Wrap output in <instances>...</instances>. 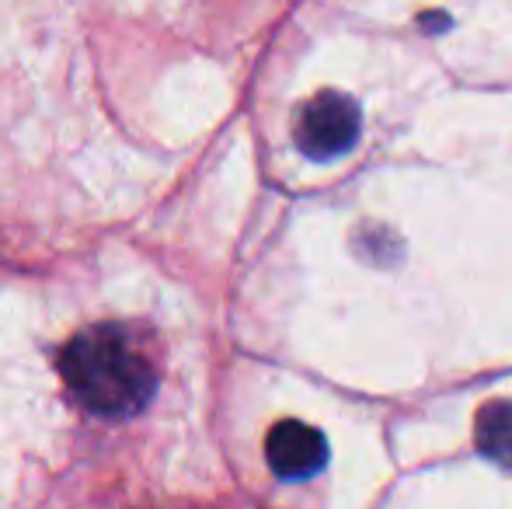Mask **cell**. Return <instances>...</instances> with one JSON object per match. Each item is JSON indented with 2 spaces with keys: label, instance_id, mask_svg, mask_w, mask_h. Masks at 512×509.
Returning a JSON list of instances; mask_svg holds the SVG:
<instances>
[{
  "label": "cell",
  "instance_id": "6da1fadb",
  "mask_svg": "<svg viewBox=\"0 0 512 509\" xmlns=\"http://www.w3.org/2000/svg\"><path fill=\"white\" fill-rule=\"evenodd\" d=\"M60 377L70 398L98 419H129L143 412L157 391V370L133 328L91 325L60 349Z\"/></svg>",
  "mask_w": 512,
  "mask_h": 509
},
{
  "label": "cell",
  "instance_id": "7a4b0ae2",
  "mask_svg": "<svg viewBox=\"0 0 512 509\" xmlns=\"http://www.w3.org/2000/svg\"><path fill=\"white\" fill-rule=\"evenodd\" d=\"M359 126H363V116H359L356 98L342 91H321L300 109L293 136L310 161H335L356 147Z\"/></svg>",
  "mask_w": 512,
  "mask_h": 509
},
{
  "label": "cell",
  "instance_id": "3957f363",
  "mask_svg": "<svg viewBox=\"0 0 512 509\" xmlns=\"http://www.w3.org/2000/svg\"><path fill=\"white\" fill-rule=\"evenodd\" d=\"M265 457H269V468L279 478L304 482V478L317 475L328 464V440H324L321 429L286 419L279 426H272L269 440H265Z\"/></svg>",
  "mask_w": 512,
  "mask_h": 509
},
{
  "label": "cell",
  "instance_id": "277c9868",
  "mask_svg": "<svg viewBox=\"0 0 512 509\" xmlns=\"http://www.w3.org/2000/svg\"><path fill=\"white\" fill-rule=\"evenodd\" d=\"M474 440L485 457L512 464V401H488L474 422Z\"/></svg>",
  "mask_w": 512,
  "mask_h": 509
},
{
  "label": "cell",
  "instance_id": "5b68a950",
  "mask_svg": "<svg viewBox=\"0 0 512 509\" xmlns=\"http://www.w3.org/2000/svg\"><path fill=\"white\" fill-rule=\"evenodd\" d=\"M418 25H422L425 32H443V28H450V18H446V14H422Z\"/></svg>",
  "mask_w": 512,
  "mask_h": 509
}]
</instances>
